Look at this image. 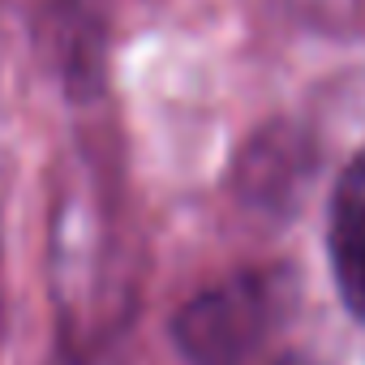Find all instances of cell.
Instances as JSON below:
<instances>
[{
  "label": "cell",
  "mask_w": 365,
  "mask_h": 365,
  "mask_svg": "<svg viewBox=\"0 0 365 365\" xmlns=\"http://www.w3.org/2000/svg\"><path fill=\"white\" fill-rule=\"evenodd\" d=\"M254 327H258V297L245 284L207 292L176 318L180 348H185L190 356H198V361H207V365L232 361L250 344Z\"/></svg>",
  "instance_id": "6da1fadb"
},
{
  "label": "cell",
  "mask_w": 365,
  "mask_h": 365,
  "mask_svg": "<svg viewBox=\"0 0 365 365\" xmlns=\"http://www.w3.org/2000/svg\"><path fill=\"white\" fill-rule=\"evenodd\" d=\"M331 267L344 301L365 318V150L348 163L331 198Z\"/></svg>",
  "instance_id": "7a4b0ae2"
}]
</instances>
